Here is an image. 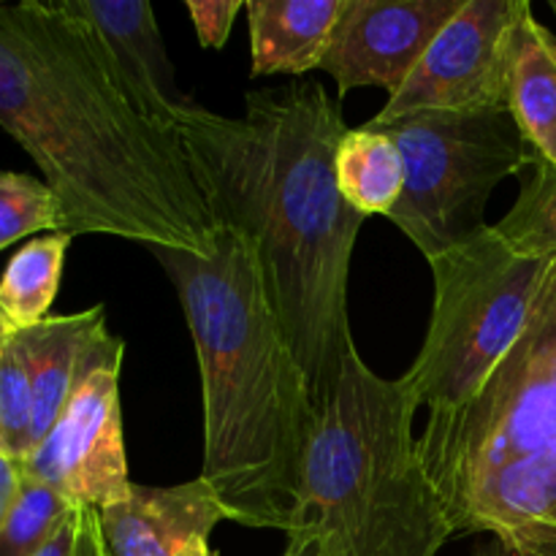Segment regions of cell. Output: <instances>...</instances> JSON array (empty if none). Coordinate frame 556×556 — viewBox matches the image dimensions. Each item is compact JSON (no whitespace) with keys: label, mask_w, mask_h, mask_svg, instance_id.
I'll return each mask as SVG.
<instances>
[{"label":"cell","mask_w":556,"mask_h":556,"mask_svg":"<svg viewBox=\"0 0 556 556\" xmlns=\"http://www.w3.org/2000/svg\"><path fill=\"white\" fill-rule=\"evenodd\" d=\"M174 128L215 226L253 242L266 296L318 407L356 351L348 282L367 220L337 188V147L351 130L340 103L318 81L293 79L250 90L242 117L185 103Z\"/></svg>","instance_id":"1"},{"label":"cell","mask_w":556,"mask_h":556,"mask_svg":"<svg viewBox=\"0 0 556 556\" xmlns=\"http://www.w3.org/2000/svg\"><path fill=\"white\" fill-rule=\"evenodd\" d=\"M0 128L36 161L71 237L215 253L217 226L177 128L130 103L63 0L0 3Z\"/></svg>","instance_id":"2"},{"label":"cell","mask_w":556,"mask_h":556,"mask_svg":"<svg viewBox=\"0 0 556 556\" xmlns=\"http://www.w3.org/2000/svg\"><path fill=\"white\" fill-rule=\"evenodd\" d=\"M177 288L201 369L204 465L228 521L288 530L315 427L307 375L288 345L244 233L217 226L210 258L150 248Z\"/></svg>","instance_id":"3"},{"label":"cell","mask_w":556,"mask_h":556,"mask_svg":"<svg viewBox=\"0 0 556 556\" xmlns=\"http://www.w3.org/2000/svg\"><path fill=\"white\" fill-rule=\"evenodd\" d=\"M418 405L358 351L315 407L288 538L324 556H438L456 535L413 434Z\"/></svg>","instance_id":"4"},{"label":"cell","mask_w":556,"mask_h":556,"mask_svg":"<svg viewBox=\"0 0 556 556\" xmlns=\"http://www.w3.org/2000/svg\"><path fill=\"white\" fill-rule=\"evenodd\" d=\"M418 454L459 532H556V261L481 394Z\"/></svg>","instance_id":"5"},{"label":"cell","mask_w":556,"mask_h":556,"mask_svg":"<svg viewBox=\"0 0 556 556\" xmlns=\"http://www.w3.org/2000/svg\"><path fill=\"white\" fill-rule=\"evenodd\" d=\"M552 264L519 255L494 226L429 258L432 318L416 362L400 378L413 402L429 407L427 429L454 421L476 402L527 329Z\"/></svg>","instance_id":"6"},{"label":"cell","mask_w":556,"mask_h":556,"mask_svg":"<svg viewBox=\"0 0 556 556\" xmlns=\"http://www.w3.org/2000/svg\"><path fill=\"white\" fill-rule=\"evenodd\" d=\"M369 125L400 147L405 190L389 220L427 261L483 231L497 185L535 163L508 109L413 112Z\"/></svg>","instance_id":"7"},{"label":"cell","mask_w":556,"mask_h":556,"mask_svg":"<svg viewBox=\"0 0 556 556\" xmlns=\"http://www.w3.org/2000/svg\"><path fill=\"white\" fill-rule=\"evenodd\" d=\"M519 5L521 0H465L372 123L413 112L508 109L510 33Z\"/></svg>","instance_id":"8"},{"label":"cell","mask_w":556,"mask_h":556,"mask_svg":"<svg viewBox=\"0 0 556 556\" xmlns=\"http://www.w3.org/2000/svg\"><path fill=\"white\" fill-rule=\"evenodd\" d=\"M123 353L90 369L47 438L22 462L25 476L74 505L106 508L128 494L130 470L119 410Z\"/></svg>","instance_id":"9"},{"label":"cell","mask_w":556,"mask_h":556,"mask_svg":"<svg viewBox=\"0 0 556 556\" xmlns=\"http://www.w3.org/2000/svg\"><path fill=\"white\" fill-rule=\"evenodd\" d=\"M465 0H345L320 68L345 98L358 87L402 90Z\"/></svg>","instance_id":"10"},{"label":"cell","mask_w":556,"mask_h":556,"mask_svg":"<svg viewBox=\"0 0 556 556\" xmlns=\"http://www.w3.org/2000/svg\"><path fill=\"white\" fill-rule=\"evenodd\" d=\"M106 52L119 87L152 123L174 128V112L190 98L177 87L155 9L147 0H63Z\"/></svg>","instance_id":"11"},{"label":"cell","mask_w":556,"mask_h":556,"mask_svg":"<svg viewBox=\"0 0 556 556\" xmlns=\"http://www.w3.org/2000/svg\"><path fill=\"white\" fill-rule=\"evenodd\" d=\"M14 337L30 378L33 451H36V445L63 416L65 405L90 369L114 353H123L125 342L109 334L103 304H96L85 313L52 315Z\"/></svg>","instance_id":"12"},{"label":"cell","mask_w":556,"mask_h":556,"mask_svg":"<svg viewBox=\"0 0 556 556\" xmlns=\"http://www.w3.org/2000/svg\"><path fill=\"white\" fill-rule=\"evenodd\" d=\"M109 556H177L193 541H210L226 510L204 478L177 486L130 483L117 503L98 508Z\"/></svg>","instance_id":"13"},{"label":"cell","mask_w":556,"mask_h":556,"mask_svg":"<svg viewBox=\"0 0 556 556\" xmlns=\"http://www.w3.org/2000/svg\"><path fill=\"white\" fill-rule=\"evenodd\" d=\"M345 0H250L253 76H302L320 68Z\"/></svg>","instance_id":"14"},{"label":"cell","mask_w":556,"mask_h":556,"mask_svg":"<svg viewBox=\"0 0 556 556\" xmlns=\"http://www.w3.org/2000/svg\"><path fill=\"white\" fill-rule=\"evenodd\" d=\"M508 112L538 157L556 166V33L521 0L510 33Z\"/></svg>","instance_id":"15"},{"label":"cell","mask_w":556,"mask_h":556,"mask_svg":"<svg viewBox=\"0 0 556 556\" xmlns=\"http://www.w3.org/2000/svg\"><path fill=\"white\" fill-rule=\"evenodd\" d=\"M334 172L342 199L364 217H389L405 190V161L400 147L369 123L342 136Z\"/></svg>","instance_id":"16"},{"label":"cell","mask_w":556,"mask_h":556,"mask_svg":"<svg viewBox=\"0 0 556 556\" xmlns=\"http://www.w3.org/2000/svg\"><path fill=\"white\" fill-rule=\"evenodd\" d=\"M71 242L68 231H54L16 250L0 275V331L20 334L49 318Z\"/></svg>","instance_id":"17"},{"label":"cell","mask_w":556,"mask_h":556,"mask_svg":"<svg viewBox=\"0 0 556 556\" xmlns=\"http://www.w3.org/2000/svg\"><path fill=\"white\" fill-rule=\"evenodd\" d=\"M494 231L519 255L556 261V166L535 155L519 199Z\"/></svg>","instance_id":"18"},{"label":"cell","mask_w":556,"mask_h":556,"mask_svg":"<svg viewBox=\"0 0 556 556\" xmlns=\"http://www.w3.org/2000/svg\"><path fill=\"white\" fill-rule=\"evenodd\" d=\"M41 231H65V212L54 190L33 174L0 172V250Z\"/></svg>","instance_id":"19"},{"label":"cell","mask_w":556,"mask_h":556,"mask_svg":"<svg viewBox=\"0 0 556 556\" xmlns=\"http://www.w3.org/2000/svg\"><path fill=\"white\" fill-rule=\"evenodd\" d=\"M71 508V500L49 489L47 483L25 476L20 497L0 530V556H36L58 532Z\"/></svg>","instance_id":"20"},{"label":"cell","mask_w":556,"mask_h":556,"mask_svg":"<svg viewBox=\"0 0 556 556\" xmlns=\"http://www.w3.org/2000/svg\"><path fill=\"white\" fill-rule=\"evenodd\" d=\"M33 454V391L14 334L0 331V456L25 462Z\"/></svg>","instance_id":"21"},{"label":"cell","mask_w":556,"mask_h":556,"mask_svg":"<svg viewBox=\"0 0 556 556\" xmlns=\"http://www.w3.org/2000/svg\"><path fill=\"white\" fill-rule=\"evenodd\" d=\"M36 556H109L101 514L92 505H74Z\"/></svg>","instance_id":"22"},{"label":"cell","mask_w":556,"mask_h":556,"mask_svg":"<svg viewBox=\"0 0 556 556\" xmlns=\"http://www.w3.org/2000/svg\"><path fill=\"white\" fill-rule=\"evenodd\" d=\"M185 9H188L201 47L223 49L231 36L233 20L244 9V3L242 0H188Z\"/></svg>","instance_id":"23"},{"label":"cell","mask_w":556,"mask_h":556,"mask_svg":"<svg viewBox=\"0 0 556 556\" xmlns=\"http://www.w3.org/2000/svg\"><path fill=\"white\" fill-rule=\"evenodd\" d=\"M472 556H556V532L535 530L516 535H492Z\"/></svg>","instance_id":"24"},{"label":"cell","mask_w":556,"mask_h":556,"mask_svg":"<svg viewBox=\"0 0 556 556\" xmlns=\"http://www.w3.org/2000/svg\"><path fill=\"white\" fill-rule=\"evenodd\" d=\"M22 483H25V467H22V462L0 456V530H3L11 508H14L16 497H20Z\"/></svg>","instance_id":"25"},{"label":"cell","mask_w":556,"mask_h":556,"mask_svg":"<svg viewBox=\"0 0 556 556\" xmlns=\"http://www.w3.org/2000/svg\"><path fill=\"white\" fill-rule=\"evenodd\" d=\"M282 556H324L320 554L318 543L313 538H288V546Z\"/></svg>","instance_id":"26"},{"label":"cell","mask_w":556,"mask_h":556,"mask_svg":"<svg viewBox=\"0 0 556 556\" xmlns=\"http://www.w3.org/2000/svg\"><path fill=\"white\" fill-rule=\"evenodd\" d=\"M177 556H220V554H217L215 548L210 546V541L204 538V541H193L190 546H185Z\"/></svg>","instance_id":"27"}]
</instances>
